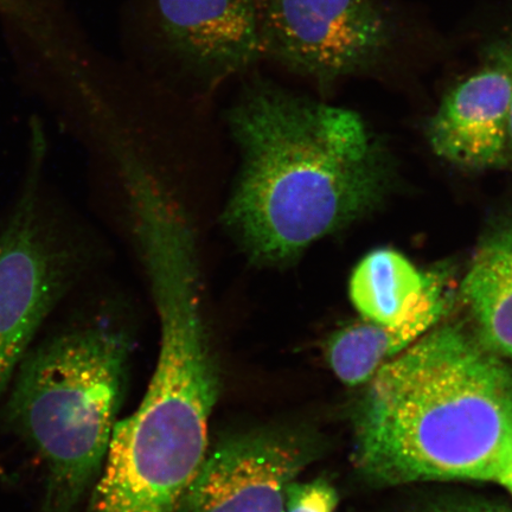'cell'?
Returning <instances> with one entry per match:
<instances>
[{
  "instance_id": "cell-8",
  "label": "cell",
  "mask_w": 512,
  "mask_h": 512,
  "mask_svg": "<svg viewBox=\"0 0 512 512\" xmlns=\"http://www.w3.org/2000/svg\"><path fill=\"white\" fill-rule=\"evenodd\" d=\"M315 456L285 426L239 432L209 447L176 512H284L290 486Z\"/></svg>"
},
{
  "instance_id": "cell-4",
  "label": "cell",
  "mask_w": 512,
  "mask_h": 512,
  "mask_svg": "<svg viewBox=\"0 0 512 512\" xmlns=\"http://www.w3.org/2000/svg\"><path fill=\"white\" fill-rule=\"evenodd\" d=\"M132 343L99 317L44 339L11 382L8 419L44 467L41 512H78L111 443Z\"/></svg>"
},
{
  "instance_id": "cell-17",
  "label": "cell",
  "mask_w": 512,
  "mask_h": 512,
  "mask_svg": "<svg viewBox=\"0 0 512 512\" xmlns=\"http://www.w3.org/2000/svg\"><path fill=\"white\" fill-rule=\"evenodd\" d=\"M510 43L512 44V41Z\"/></svg>"
},
{
  "instance_id": "cell-12",
  "label": "cell",
  "mask_w": 512,
  "mask_h": 512,
  "mask_svg": "<svg viewBox=\"0 0 512 512\" xmlns=\"http://www.w3.org/2000/svg\"><path fill=\"white\" fill-rule=\"evenodd\" d=\"M462 294L476 320L479 342L512 358V234L482 249L467 273Z\"/></svg>"
},
{
  "instance_id": "cell-11",
  "label": "cell",
  "mask_w": 512,
  "mask_h": 512,
  "mask_svg": "<svg viewBox=\"0 0 512 512\" xmlns=\"http://www.w3.org/2000/svg\"><path fill=\"white\" fill-rule=\"evenodd\" d=\"M439 281L437 274L420 271L405 255L381 248L355 268L350 298L364 319L396 324L411 316Z\"/></svg>"
},
{
  "instance_id": "cell-16",
  "label": "cell",
  "mask_w": 512,
  "mask_h": 512,
  "mask_svg": "<svg viewBox=\"0 0 512 512\" xmlns=\"http://www.w3.org/2000/svg\"><path fill=\"white\" fill-rule=\"evenodd\" d=\"M497 482L503 484L505 488L512 492V458L509 464L505 466V469L501 473V476H499Z\"/></svg>"
},
{
  "instance_id": "cell-7",
  "label": "cell",
  "mask_w": 512,
  "mask_h": 512,
  "mask_svg": "<svg viewBox=\"0 0 512 512\" xmlns=\"http://www.w3.org/2000/svg\"><path fill=\"white\" fill-rule=\"evenodd\" d=\"M147 47L209 87L264 59L259 0H139Z\"/></svg>"
},
{
  "instance_id": "cell-6",
  "label": "cell",
  "mask_w": 512,
  "mask_h": 512,
  "mask_svg": "<svg viewBox=\"0 0 512 512\" xmlns=\"http://www.w3.org/2000/svg\"><path fill=\"white\" fill-rule=\"evenodd\" d=\"M264 59L319 83L368 68L393 41L373 0H259Z\"/></svg>"
},
{
  "instance_id": "cell-2",
  "label": "cell",
  "mask_w": 512,
  "mask_h": 512,
  "mask_svg": "<svg viewBox=\"0 0 512 512\" xmlns=\"http://www.w3.org/2000/svg\"><path fill=\"white\" fill-rule=\"evenodd\" d=\"M356 437L377 483L498 480L512 458V369L456 325L431 329L370 380Z\"/></svg>"
},
{
  "instance_id": "cell-15",
  "label": "cell",
  "mask_w": 512,
  "mask_h": 512,
  "mask_svg": "<svg viewBox=\"0 0 512 512\" xmlns=\"http://www.w3.org/2000/svg\"><path fill=\"white\" fill-rule=\"evenodd\" d=\"M495 56L507 63L512 72V44L510 42L504 43L501 48L497 49ZM509 158H512V100L508 127V159Z\"/></svg>"
},
{
  "instance_id": "cell-14",
  "label": "cell",
  "mask_w": 512,
  "mask_h": 512,
  "mask_svg": "<svg viewBox=\"0 0 512 512\" xmlns=\"http://www.w3.org/2000/svg\"><path fill=\"white\" fill-rule=\"evenodd\" d=\"M426 512H512L501 504H495L477 499H465V501L439 503Z\"/></svg>"
},
{
  "instance_id": "cell-10",
  "label": "cell",
  "mask_w": 512,
  "mask_h": 512,
  "mask_svg": "<svg viewBox=\"0 0 512 512\" xmlns=\"http://www.w3.org/2000/svg\"><path fill=\"white\" fill-rule=\"evenodd\" d=\"M447 306L443 281L428 293L411 316L396 324L370 322L345 326L330 338L326 357L332 371L348 386L366 383L443 317Z\"/></svg>"
},
{
  "instance_id": "cell-9",
  "label": "cell",
  "mask_w": 512,
  "mask_h": 512,
  "mask_svg": "<svg viewBox=\"0 0 512 512\" xmlns=\"http://www.w3.org/2000/svg\"><path fill=\"white\" fill-rule=\"evenodd\" d=\"M511 100V69L495 56L446 96L430 126L434 152L466 169L507 162Z\"/></svg>"
},
{
  "instance_id": "cell-3",
  "label": "cell",
  "mask_w": 512,
  "mask_h": 512,
  "mask_svg": "<svg viewBox=\"0 0 512 512\" xmlns=\"http://www.w3.org/2000/svg\"><path fill=\"white\" fill-rule=\"evenodd\" d=\"M160 326L144 399L118 420L86 512H176L206 457L220 370L202 305L200 255L153 248L142 261Z\"/></svg>"
},
{
  "instance_id": "cell-13",
  "label": "cell",
  "mask_w": 512,
  "mask_h": 512,
  "mask_svg": "<svg viewBox=\"0 0 512 512\" xmlns=\"http://www.w3.org/2000/svg\"><path fill=\"white\" fill-rule=\"evenodd\" d=\"M337 492L324 479L294 482L288 489L284 512H335Z\"/></svg>"
},
{
  "instance_id": "cell-1",
  "label": "cell",
  "mask_w": 512,
  "mask_h": 512,
  "mask_svg": "<svg viewBox=\"0 0 512 512\" xmlns=\"http://www.w3.org/2000/svg\"><path fill=\"white\" fill-rule=\"evenodd\" d=\"M227 124L240 165L221 222L256 268L285 270L387 190L386 160L354 112L255 78Z\"/></svg>"
},
{
  "instance_id": "cell-5",
  "label": "cell",
  "mask_w": 512,
  "mask_h": 512,
  "mask_svg": "<svg viewBox=\"0 0 512 512\" xmlns=\"http://www.w3.org/2000/svg\"><path fill=\"white\" fill-rule=\"evenodd\" d=\"M27 175L0 222V398L37 332L89 270L93 248L43 179L47 142L31 128Z\"/></svg>"
}]
</instances>
